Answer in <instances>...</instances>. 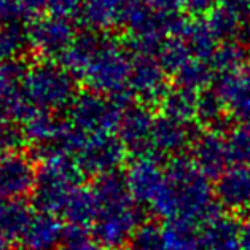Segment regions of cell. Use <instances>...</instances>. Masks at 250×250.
Instances as JSON below:
<instances>
[{
  "label": "cell",
  "mask_w": 250,
  "mask_h": 250,
  "mask_svg": "<svg viewBox=\"0 0 250 250\" xmlns=\"http://www.w3.org/2000/svg\"><path fill=\"white\" fill-rule=\"evenodd\" d=\"M78 80L62 64L40 59L27 67L24 93L30 108L58 113L70 107L78 96Z\"/></svg>",
  "instance_id": "3"
},
{
  "label": "cell",
  "mask_w": 250,
  "mask_h": 250,
  "mask_svg": "<svg viewBox=\"0 0 250 250\" xmlns=\"http://www.w3.org/2000/svg\"><path fill=\"white\" fill-rule=\"evenodd\" d=\"M160 250H190V236L187 229L177 228L161 236Z\"/></svg>",
  "instance_id": "27"
},
{
  "label": "cell",
  "mask_w": 250,
  "mask_h": 250,
  "mask_svg": "<svg viewBox=\"0 0 250 250\" xmlns=\"http://www.w3.org/2000/svg\"><path fill=\"white\" fill-rule=\"evenodd\" d=\"M153 126L155 120H151L145 110L140 107L129 108L120 121V140L127 148L140 150L144 147V140H151Z\"/></svg>",
  "instance_id": "15"
},
{
  "label": "cell",
  "mask_w": 250,
  "mask_h": 250,
  "mask_svg": "<svg viewBox=\"0 0 250 250\" xmlns=\"http://www.w3.org/2000/svg\"><path fill=\"white\" fill-rule=\"evenodd\" d=\"M83 172L72 158L48 155L40 158L32 204L39 212L62 215L67 201L83 184Z\"/></svg>",
  "instance_id": "4"
},
{
  "label": "cell",
  "mask_w": 250,
  "mask_h": 250,
  "mask_svg": "<svg viewBox=\"0 0 250 250\" xmlns=\"http://www.w3.org/2000/svg\"><path fill=\"white\" fill-rule=\"evenodd\" d=\"M203 246L206 250H236V231L228 220L210 223Z\"/></svg>",
  "instance_id": "23"
},
{
  "label": "cell",
  "mask_w": 250,
  "mask_h": 250,
  "mask_svg": "<svg viewBox=\"0 0 250 250\" xmlns=\"http://www.w3.org/2000/svg\"><path fill=\"white\" fill-rule=\"evenodd\" d=\"M125 153V145L112 134L101 136H84L78 144L77 150L72 155V160L83 174L104 175L113 172Z\"/></svg>",
  "instance_id": "7"
},
{
  "label": "cell",
  "mask_w": 250,
  "mask_h": 250,
  "mask_svg": "<svg viewBox=\"0 0 250 250\" xmlns=\"http://www.w3.org/2000/svg\"><path fill=\"white\" fill-rule=\"evenodd\" d=\"M129 86L144 101L160 99V97L164 96V91H166L163 69L151 59L142 58L139 62L132 64Z\"/></svg>",
  "instance_id": "14"
},
{
  "label": "cell",
  "mask_w": 250,
  "mask_h": 250,
  "mask_svg": "<svg viewBox=\"0 0 250 250\" xmlns=\"http://www.w3.org/2000/svg\"><path fill=\"white\" fill-rule=\"evenodd\" d=\"M164 105H166L167 118H172L177 121H187L196 113L199 102L196 99H193L190 89L184 88L167 96Z\"/></svg>",
  "instance_id": "24"
},
{
  "label": "cell",
  "mask_w": 250,
  "mask_h": 250,
  "mask_svg": "<svg viewBox=\"0 0 250 250\" xmlns=\"http://www.w3.org/2000/svg\"><path fill=\"white\" fill-rule=\"evenodd\" d=\"M139 8V0H84L80 16L91 30L102 32L129 22Z\"/></svg>",
  "instance_id": "10"
},
{
  "label": "cell",
  "mask_w": 250,
  "mask_h": 250,
  "mask_svg": "<svg viewBox=\"0 0 250 250\" xmlns=\"http://www.w3.org/2000/svg\"><path fill=\"white\" fill-rule=\"evenodd\" d=\"M188 0H148V3L158 11H163L166 13H172V11L179 10L182 5L187 3Z\"/></svg>",
  "instance_id": "29"
},
{
  "label": "cell",
  "mask_w": 250,
  "mask_h": 250,
  "mask_svg": "<svg viewBox=\"0 0 250 250\" xmlns=\"http://www.w3.org/2000/svg\"><path fill=\"white\" fill-rule=\"evenodd\" d=\"M0 250H8V239L0 234Z\"/></svg>",
  "instance_id": "31"
},
{
  "label": "cell",
  "mask_w": 250,
  "mask_h": 250,
  "mask_svg": "<svg viewBox=\"0 0 250 250\" xmlns=\"http://www.w3.org/2000/svg\"><path fill=\"white\" fill-rule=\"evenodd\" d=\"M97 213H99V206H97L93 190L82 185L67 201L61 217L67 220L69 227L84 228L94 223Z\"/></svg>",
  "instance_id": "16"
},
{
  "label": "cell",
  "mask_w": 250,
  "mask_h": 250,
  "mask_svg": "<svg viewBox=\"0 0 250 250\" xmlns=\"http://www.w3.org/2000/svg\"><path fill=\"white\" fill-rule=\"evenodd\" d=\"M91 190L99 206L93 237L101 247L118 249L131 236L139 220L126 179L117 177L115 172L104 174L96 177Z\"/></svg>",
  "instance_id": "2"
},
{
  "label": "cell",
  "mask_w": 250,
  "mask_h": 250,
  "mask_svg": "<svg viewBox=\"0 0 250 250\" xmlns=\"http://www.w3.org/2000/svg\"><path fill=\"white\" fill-rule=\"evenodd\" d=\"M220 101L236 117H250V77L228 75L220 89Z\"/></svg>",
  "instance_id": "18"
},
{
  "label": "cell",
  "mask_w": 250,
  "mask_h": 250,
  "mask_svg": "<svg viewBox=\"0 0 250 250\" xmlns=\"http://www.w3.org/2000/svg\"><path fill=\"white\" fill-rule=\"evenodd\" d=\"M182 123L184 121H177L172 118L158 120V121L155 120L151 142L161 150H177L188 139L187 129L182 127Z\"/></svg>",
  "instance_id": "22"
},
{
  "label": "cell",
  "mask_w": 250,
  "mask_h": 250,
  "mask_svg": "<svg viewBox=\"0 0 250 250\" xmlns=\"http://www.w3.org/2000/svg\"><path fill=\"white\" fill-rule=\"evenodd\" d=\"M24 142H26V139H24L21 129L13 131L10 126L0 125V155L11 150H20Z\"/></svg>",
  "instance_id": "28"
},
{
  "label": "cell",
  "mask_w": 250,
  "mask_h": 250,
  "mask_svg": "<svg viewBox=\"0 0 250 250\" xmlns=\"http://www.w3.org/2000/svg\"><path fill=\"white\" fill-rule=\"evenodd\" d=\"M61 64L89 91L113 99L131 84L132 64L127 54L113 40L96 34L78 35Z\"/></svg>",
  "instance_id": "1"
},
{
  "label": "cell",
  "mask_w": 250,
  "mask_h": 250,
  "mask_svg": "<svg viewBox=\"0 0 250 250\" xmlns=\"http://www.w3.org/2000/svg\"><path fill=\"white\" fill-rule=\"evenodd\" d=\"M227 145L229 158L239 163L250 160V121L236 127Z\"/></svg>",
  "instance_id": "25"
},
{
  "label": "cell",
  "mask_w": 250,
  "mask_h": 250,
  "mask_svg": "<svg viewBox=\"0 0 250 250\" xmlns=\"http://www.w3.org/2000/svg\"><path fill=\"white\" fill-rule=\"evenodd\" d=\"M84 0H22L26 16H58L72 20L74 16L82 13Z\"/></svg>",
  "instance_id": "21"
},
{
  "label": "cell",
  "mask_w": 250,
  "mask_h": 250,
  "mask_svg": "<svg viewBox=\"0 0 250 250\" xmlns=\"http://www.w3.org/2000/svg\"><path fill=\"white\" fill-rule=\"evenodd\" d=\"M62 250H101L94 237H91L86 229L80 227H69L65 228Z\"/></svg>",
  "instance_id": "26"
},
{
  "label": "cell",
  "mask_w": 250,
  "mask_h": 250,
  "mask_svg": "<svg viewBox=\"0 0 250 250\" xmlns=\"http://www.w3.org/2000/svg\"><path fill=\"white\" fill-rule=\"evenodd\" d=\"M123 110L118 99H107L105 96L93 93H78L75 101L67 108L65 120L72 127L84 136L112 134L120 126Z\"/></svg>",
  "instance_id": "5"
},
{
  "label": "cell",
  "mask_w": 250,
  "mask_h": 250,
  "mask_svg": "<svg viewBox=\"0 0 250 250\" xmlns=\"http://www.w3.org/2000/svg\"><path fill=\"white\" fill-rule=\"evenodd\" d=\"M24 61L0 64V125L21 123L30 112L24 93V77L27 72Z\"/></svg>",
  "instance_id": "9"
},
{
  "label": "cell",
  "mask_w": 250,
  "mask_h": 250,
  "mask_svg": "<svg viewBox=\"0 0 250 250\" xmlns=\"http://www.w3.org/2000/svg\"><path fill=\"white\" fill-rule=\"evenodd\" d=\"M126 184L134 198L153 201L164 182L161 180V172L156 167V163L140 156L129 167Z\"/></svg>",
  "instance_id": "13"
},
{
  "label": "cell",
  "mask_w": 250,
  "mask_h": 250,
  "mask_svg": "<svg viewBox=\"0 0 250 250\" xmlns=\"http://www.w3.org/2000/svg\"><path fill=\"white\" fill-rule=\"evenodd\" d=\"M194 156L198 167L203 169V172L215 175L222 172L225 163L229 158L228 145L222 142V139H218L215 134H207L206 137L199 139Z\"/></svg>",
  "instance_id": "19"
},
{
  "label": "cell",
  "mask_w": 250,
  "mask_h": 250,
  "mask_svg": "<svg viewBox=\"0 0 250 250\" xmlns=\"http://www.w3.org/2000/svg\"><path fill=\"white\" fill-rule=\"evenodd\" d=\"M64 234L65 228L58 215L37 212L30 217L20 241L24 250H54L62 244Z\"/></svg>",
  "instance_id": "11"
},
{
  "label": "cell",
  "mask_w": 250,
  "mask_h": 250,
  "mask_svg": "<svg viewBox=\"0 0 250 250\" xmlns=\"http://www.w3.org/2000/svg\"><path fill=\"white\" fill-rule=\"evenodd\" d=\"M26 50H29L27 27L21 22L0 24V64L20 61Z\"/></svg>",
  "instance_id": "20"
},
{
  "label": "cell",
  "mask_w": 250,
  "mask_h": 250,
  "mask_svg": "<svg viewBox=\"0 0 250 250\" xmlns=\"http://www.w3.org/2000/svg\"><path fill=\"white\" fill-rule=\"evenodd\" d=\"M242 247L244 250H250V225L247 227V229L244 228V233H242Z\"/></svg>",
  "instance_id": "30"
},
{
  "label": "cell",
  "mask_w": 250,
  "mask_h": 250,
  "mask_svg": "<svg viewBox=\"0 0 250 250\" xmlns=\"http://www.w3.org/2000/svg\"><path fill=\"white\" fill-rule=\"evenodd\" d=\"M34 213L26 201H16L0 196V234L11 239H21Z\"/></svg>",
  "instance_id": "17"
},
{
  "label": "cell",
  "mask_w": 250,
  "mask_h": 250,
  "mask_svg": "<svg viewBox=\"0 0 250 250\" xmlns=\"http://www.w3.org/2000/svg\"><path fill=\"white\" fill-rule=\"evenodd\" d=\"M220 203L231 209L250 206V167L237 164L223 172L217 187Z\"/></svg>",
  "instance_id": "12"
},
{
  "label": "cell",
  "mask_w": 250,
  "mask_h": 250,
  "mask_svg": "<svg viewBox=\"0 0 250 250\" xmlns=\"http://www.w3.org/2000/svg\"><path fill=\"white\" fill-rule=\"evenodd\" d=\"M39 166L22 150L0 155V196L24 201L32 196L37 184Z\"/></svg>",
  "instance_id": "8"
},
{
  "label": "cell",
  "mask_w": 250,
  "mask_h": 250,
  "mask_svg": "<svg viewBox=\"0 0 250 250\" xmlns=\"http://www.w3.org/2000/svg\"><path fill=\"white\" fill-rule=\"evenodd\" d=\"M29 50L40 59H62L77 40V29L72 20L58 16H40L27 26Z\"/></svg>",
  "instance_id": "6"
}]
</instances>
